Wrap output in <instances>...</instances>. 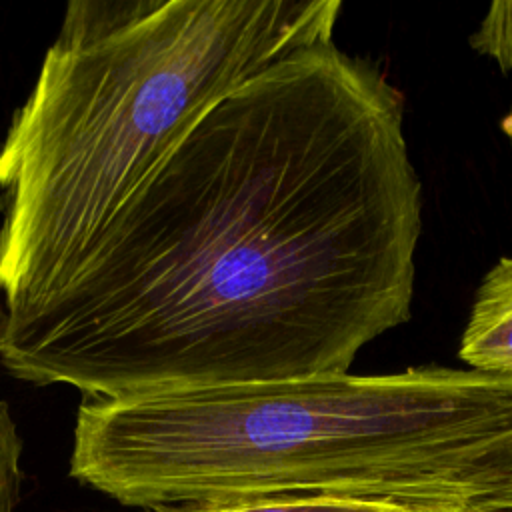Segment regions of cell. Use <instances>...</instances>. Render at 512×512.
<instances>
[{
    "label": "cell",
    "mask_w": 512,
    "mask_h": 512,
    "mask_svg": "<svg viewBox=\"0 0 512 512\" xmlns=\"http://www.w3.org/2000/svg\"><path fill=\"white\" fill-rule=\"evenodd\" d=\"M422 188L402 94L334 42L222 98L70 278L6 312L0 364L94 400L346 374L410 318Z\"/></svg>",
    "instance_id": "obj_1"
},
{
    "label": "cell",
    "mask_w": 512,
    "mask_h": 512,
    "mask_svg": "<svg viewBox=\"0 0 512 512\" xmlns=\"http://www.w3.org/2000/svg\"><path fill=\"white\" fill-rule=\"evenodd\" d=\"M512 430V378L408 368L86 400L70 476L138 508L322 496L468 512L470 470Z\"/></svg>",
    "instance_id": "obj_2"
},
{
    "label": "cell",
    "mask_w": 512,
    "mask_h": 512,
    "mask_svg": "<svg viewBox=\"0 0 512 512\" xmlns=\"http://www.w3.org/2000/svg\"><path fill=\"white\" fill-rule=\"evenodd\" d=\"M338 0H72L0 144V290L62 286L222 98L332 42Z\"/></svg>",
    "instance_id": "obj_3"
},
{
    "label": "cell",
    "mask_w": 512,
    "mask_h": 512,
    "mask_svg": "<svg viewBox=\"0 0 512 512\" xmlns=\"http://www.w3.org/2000/svg\"><path fill=\"white\" fill-rule=\"evenodd\" d=\"M458 356L470 370L512 378V256L500 258L480 282Z\"/></svg>",
    "instance_id": "obj_4"
},
{
    "label": "cell",
    "mask_w": 512,
    "mask_h": 512,
    "mask_svg": "<svg viewBox=\"0 0 512 512\" xmlns=\"http://www.w3.org/2000/svg\"><path fill=\"white\" fill-rule=\"evenodd\" d=\"M158 512H400L398 508L322 498V496H276V498H254V500H232V502H212V504H190L160 508Z\"/></svg>",
    "instance_id": "obj_5"
},
{
    "label": "cell",
    "mask_w": 512,
    "mask_h": 512,
    "mask_svg": "<svg viewBox=\"0 0 512 512\" xmlns=\"http://www.w3.org/2000/svg\"><path fill=\"white\" fill-rule=\"evenodd\" d=\"M476 500L468 512L512 506V430L494 440L470 472Z\"/></svg>",
    "instance_id": "obj_6"
},
{
    "label": "cell",
    "mask_w": 512,
    "mask_h": 512,
    "mask_svg": "<svg viewBox=\"0 0 512 512\" xmlns=\"http://www.w3.org/2000/svg\"><path fill=\"white\" fill-rule=\"evenodd\" d=\"M470 44L476 52L490 56L504 72H512V0L490 4ZM502 130L512 150V104L502 120Z\"/></svg>",
    "instance_id": "obj_7"
},
{
    "label": "cell",
    "mask_w": 512,
    "mask_h": 512,
    "mask_svg": "<svg viewBox=\"0 0 512 512\" xmlns=\"http://www.w3.org/2000/svg\"><path fill=\"white\" fill-rule=\"evenodd\" d=\"M22 438L10 406L0 398V512H16L22 488Z\"/></svg>",
    "instance_id": "obj_8"
},
{
    "label": "cell",
    "mask_w": 512,
    "mask_h": 512,
    "mask_svg": "<svg viewBox=\"0 0 512 512\" xmlns=\"http://www.w3.org/2000/svg\"><path fill=\"white\" fill-rule=\"evenodd\" d=\"M476 512H512V506H502V508H490V510H476Z\"/></svg>",
    "instance_id": "obj_9"
},
{
    "label": "cell",
    "mask_w": 512,
    "mask_h": 512,
    "mask_svg": "<svg viewBox=\"0 0 512 512\" xmlns=\"http://www.w3.org/2000/svg\"><path fill=\"white\" fill-rule=\"evenodd\" d=\"M400 512H448V510H400Z\"/></svg>",
    "instance_id": "obj_10"
},
{
    "label": "cell",
    "mask_w": 512,
    "mask_h": 512,
    "mask_svg": "<svg viewBox=\"0 0 512 512\" xmlns=\"http://www.w3.org/2000/svg\"><path fill=\"white\" fill-rule=\"evenodd\" d=\"M2 320H4V316H2V312H0V328H2Z\"/></svg>",
    "instance_id": "obj_11"
}]
</instances>
